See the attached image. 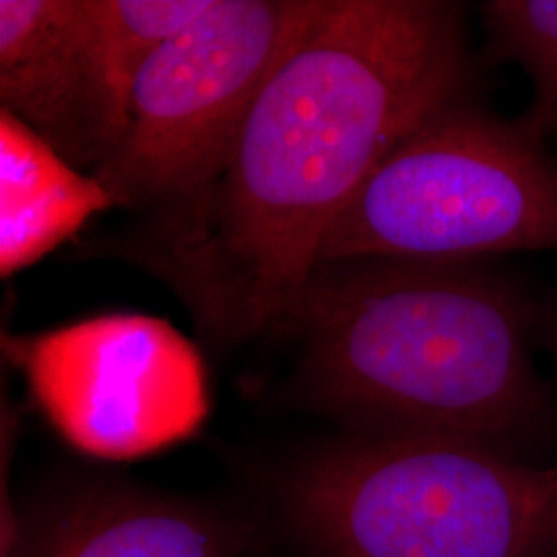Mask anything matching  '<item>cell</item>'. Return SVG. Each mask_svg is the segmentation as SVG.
<instances>
[{
  "mask_svg": "<svg viewBox=\"0 0 557 557\" xmlns=\"http://www.w3.org/2000/svg\"><path fill=\"white\" fill-rule=\"evenodd\" d=\"M469 79L462 4L331 0L260 89L218 176L174 211L161 273L220 337L287 326L345 205Z\"/></svg>",
  "mask_w": 557,
  "mask_h": 557,
  "instance_id": "1",
  "label": "cell"
},
{
  "mask_svg": "<svg viewBox=\"0 0 557 557\" xmlns=\"http://www.w3.org/2000/svg\"><path fill=\"white\" fill-rule=\"evenodd\" d=\"M531 324L522 292L478 262L368 259L320 264L287 326L299 395L349 432L506 453L545 409Z\"/></svg>",
  "mask_w": 557,
  "mask_h": 557,
  "instance_id": "2",
  "label": "cell"
},
{
  "mask_svg": "<svg viewBox=\"0 0 557 557\" xmlns=\"http://www.w3.org/2000/svg\"><path fill=\"white\" fill-rule=\"evenodd\" d=\"M277 496L317 557H557V465L469 440L349 432Z\"/></svg>",
  "mask_w": 557,
  "mask_h": 557,
  "instance_id": "3",
  "label": "cell"
},
{
  "mask_svg": "<svg viewBox=\"0 0 557 557\" xmlns=\"http://www.w3.org/2000/svg\"><path fill=\"white\" fill-rule=\"evenodd\" d=\"M557 252V160L469 94L421 120L331 225L320 264Z\"/></svg>",
  "mask_w": 557,
  "mask_h": 557,
  "instance_id": "4",
  "label": "cell"
},
{
  "mask_svg": "<svg viewBox=\"0 0 557 557\" xmlns=\"http://www.w3.org/2000/svg\"><path fill=\"white\" fill-rule=\"evenodd\" d=\"M331 0H213L147 60L114 151L91 172L114 207L176 211L218 176L278 64Z\"/></svg>",
  "mask_w": 557,
  "mask_h": 557,
  "instance_id": "5",
  "label": "cell"
},
{
  "mask_svg": "<svg viewBox=\"0 0 557 557\" xmlns=\"http://www.w3.org/2000/svg\"><path fill=\"white\" fill-rule=\"evenodd\" d=\"M7 351L44 418L89 457L160 453L195 436L209 413L199 351L165 320L110 314L7 338Z\"/></svg>",
  "mask_w": 557,
  "mask_h": 557,
  "instance_id": "6",
  "label": "cell"
},
{
  "mask_svg": "<svg viewBox=\"0 0 557 557\" xmlns=\"http://www.w3.org/2000/svg\"><path fill=\"white\" fill-rule=\"evenodd\" d=\"M250 533L220 508L114 479H85L20 512L2 557H242Z\"/></svg>",
  "mask_w": 557,
  "mask_h": 557,
  "instance_id": "7",
  "label": "cell"
},
{
  "mask_svg": "<svg viewBox=\"0 0 557 557\" xmlns=\"http://www.w3.org/2000/svg\"><path fill=\"white\" fill-rule=\"evenodd\" d=\"M0 100L60 158L79 170L100 165L87 0H0Z\"/></svg>",
  "mask_w": 557,
  "mask_h": 557,
  "instance_id": "8",
  "label": "cell"
},
{
  "mask_svg": "<svg viewBox=\"0 0 557 557\" xmlns=\"http://www.w3.org/2000/svg\"><path fill=\"white\" fill-rule=\"evenodd\" d=\"M114 200L85 174L0 110V271L11 277L52 252Z\"/></svg>",
  "mask_w": 557,
  "mask_h": 557,
  "instance_id": "9",
  "label": "cell"
},
{
  "mask_svg": "<svg viewBox=\"0 0 557 557\" xmlns=\"http://www.w3.org/2000/svg\"><path fill=\"white\" fill-rule=\"evenodd\" d=\"M213 0H87V71L101 161L124 133L143 66ZM100 161V163H101Z\"/></svg>",
  "mask_w": 557,
  "mask_h": 557,
  "instance_id": "10",
  "label": "cell"
},
{
  "mask_svg": "<svg viewBox=\"0 0 557 557\" xmlns=\"http://www.w3.org/2000/svg\"><path fill=\"white\" fill-rule=\"evenodd\" d=\"M481 20L492 57L529 75L533 98L517 122L545 143L557 131V0H490Z\"/></svg>",
  "mask_w": 557,
  "mask_h": 557,
  "instance_id": "11",
  "label": "cell"
},
{
  "mask_svg": "<svg viewBox=\"0 0 557 557\" xmlns=\"http://www.w3.org/2000/svg\"><path fill=\"white\" fill-rule=\"evenodd\" d=\"M554 338H556V349H557V322H556V333H554Z\"/></svg>",
  "mask_w": 557,
  "mask_h": 557,
  "instance_id": "12",
  "label": "cell"
}]
</instances>
